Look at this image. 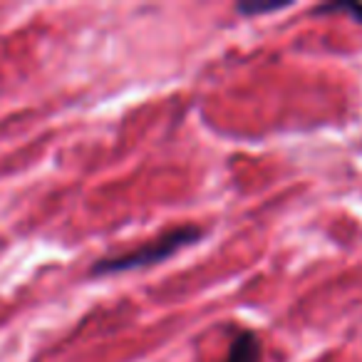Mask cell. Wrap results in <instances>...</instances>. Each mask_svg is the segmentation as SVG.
<instances>
[{
  "label": "cell",
  "mask_w": 362,
  "mask_h": 362,
  "mask_svg": "<svg viewBox=\"0 0 362 362\" xmlns=\"http://www.w3.org/2000/svg\"><path fill=\"white\" fill-rule=\"evenodd\" d=\"M202 236H204V231L199 226L171 228V231H166L164 236L154 238L151 243H144V246L134 248V251L122 253V256L102 258L100 263L92 266V276H107V273H122V271H134V268L154 266V263L166 261L171 253L197 243Z\"/></svg>",
  "instance_id": "obj_1"
},
{
  "label": "cell",
  "mask_w": 362,
  "mask_h": 362,
  "mask_svg": "<svg viewBox=\"0 0 362 362\" xmlns=\"http://www.w3.org/2000/svg\"><path fill=\"white\" fill-rule=\"evenodd\" d=\"M223 362H261V340L256 332L241 330L231 340L228 355Z\"/></svg>",
  "instance_id": "obj_2"
},
{
  "label": "cell",
  "mask_w": 362,
  "mask_h": 362,
  "mask_svg": "<svg viewBox=\"0 0 362 362\" xmlns=\"http://www.w3.org/2000/svg\"><path fill=\"white\" fill-rule=\"evenodd\" d=\"M288 8V3H238V13L243 16H261V13H276Z\"/></svg>",
  "instance_id": "obj_3"
},
{
  "label": "cell",
  "mask_w": 362,
  "mask_h": 362,
  "mask_svg": "<svg viewBox=\"0 0 362 362\" xmlns=\"http://www.w3.org/2000/svg\"><path fill=\"white\" fill-rule=\"evenodd\" d=\"M317 13H347L357 23H362V3H332V6L317 8Z\"/></svg>",
  "instance_id": "obj_4"
}]
</instances>
